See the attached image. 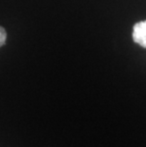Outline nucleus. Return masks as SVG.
Returning a JSON list of instances; mask_svg holds the SVG:
<instances>
[{"mask_svg": "<svg viewBox=\"0 0 146 147\" xmlns=\"http://www.w3.org/2000/svg\"><path fill=\"white\" fill-rule=\"evenodd\" d=\"M6 38H7V33H6V30L3 29L2 27H0V48H1V47L5 44Z\"/></svg>", "mask_w": 146, "mask_h": 147, "instance_id": "nucleus-2", "label": "nucleus"}, {"mask_svg": "<svg viewBox=\"0 0 146 147\" xmlns=\"http://www.w3.org/2000/svg\"><path fill=\"white\" fill-rule=\"evenodd\" d=\"M132 37L135 43L142 48H146V20L138 22L134 25Z\"/></svg>", "mask_w": 146, "mask_h": 147, "instance_id": "nucleus-1", "label": "nucleus"}]
</instances>
